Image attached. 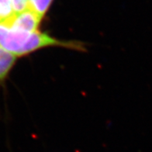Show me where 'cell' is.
<instances>
[{"label":"cell","instance_id":"obj_1","mask_svg":"<svg viewBox=\"0 0 152 152\" xmlns=\"http://www.w3.org/2000/svg\"><path fill=\"white\" fill-rule=\"evenodd\" d=\"M0 47L16 57L24 56L48 47H61L71 50H84L83 44L75 40H61L40 32L16 30L6 23H0Z\"/></svg>","mask_w":152,"mask_h":152},{"label":"cell","instance_id":"obj_2","mask_svg":"<svg viewBox=\"0 0 152 152\" xmlns=\"http://www.w3.org/2000/svg\"><path fill=\"white\" fill-rule=\"evenodd\" d=\"M41 20L42 19L37 14L27 8L23 11L16 12L10 20L2 23H6L16 30L26 32H34L38 30Z\"/></svg>","mask_w":152,"mask_h":152},{"label":"cell","instance_id":"obj_3","mask_svg":"<svg viewBox=\"0 0 152 152\" xmlns=\"http://www.w3.org/2000/svg\"><path fill=\"white\" fill-rule=\"evenodd\" d=\"M16 58L13 54L0 47V82L7 76L16 61Z\"/></svg>","mask_w":152,"mask_h":152},{"label":"cell","instance_id":"obj_4","mask_svg":"<svg viewBox=\"0 0 152 152\" xmlns=\"http://www.w3.org/2000/svg\"><path fill=\"white\" fill-rule=\"evenodd\" d=\"M54 0H27V8L43 19Z\"/></svg>","mask_w":152,"mask_h":152},{"label":"cell","instance_id":"obj_5","mask_svg":"<svg viewBox=\"0 0 152 152\" xmlns=\"http://www.w3.org/2000/svg\"><path fill=\"white\" fill-rule=\"evenodd\" d=\"M16 13L13 0H0V23L10 20Z\"/></svg>","mask_w":152,"mask_h":152}]
</instances>
